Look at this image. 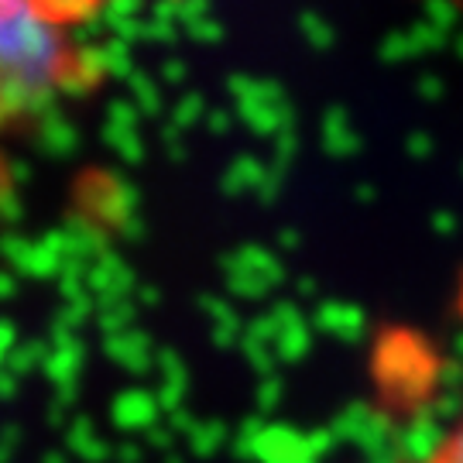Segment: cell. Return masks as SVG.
I'll list each match as a JSON object with an SVG mask.
<instances>
[{
  "instance_id": "cell-1",
  "label": "cell",
  "mask_w": 463,
  "mask_h": 463,
  "mask_svg": "<svg viewBox=\"0 0 463 463\" xmlns=\"http://www.w3.org/2000/svg\"><path fill=\"white\" fill-rule=\"evenodd\" d=\"M93 0H0V131L28 124L90 83L76 38Z\"/></svg>"
},
{
  "instance_id": "cell-2",
  "label": "cell",
  "mask_w": 463,
  "mask_h": 463,
  "mask_svg": "<svg viewBox=\"0 0 463 463\" xmlns=\"http://www.w3.org/2000/svg\"><path fill=\"white\" fill-rule=\"evenodd\" d=\"M412 463H463V409Z\"/></svg>"
}]
</instances>
